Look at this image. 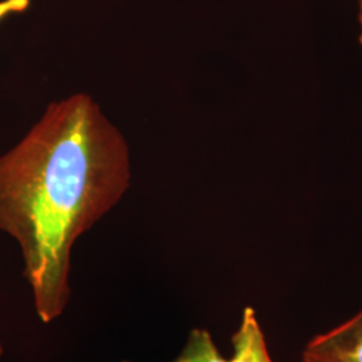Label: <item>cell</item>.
I'll return each instance as SVG.
<instances>
[{
  "label": "cell",
  "mask_w": 362,
  "mask_h": 362,
  "mask_svg": "<svg viewBox=\"0 0 362 362\" xmlns=\"http://www.w3.org/2000/svg\"><path fill=\"white\" fill-rule=\"evenodd\" d=\"M233 357L230 360L224 358L208 330L194 329L180 354L170 362H272L257 313L252 308L243 310L240 325L233 336Z\"/></svg>",
  "instance_id": "cell-2"
},
{
  "label": "cell",
  "mask_w": 362,
  "mask_h": 362,
  "mask_svg": "<svg viewBox=\"0 0 362 362\" xmlns=\"http://www.w3.org/2000/svg\"><path fill=\"white\" fill-rule=\"evenodd\" d=\"M360 23H361V35H360V42L362 45V0H360Z\"/></svg>",
  "instance_id": "cell-5"
},
{
  "label": "cell",
  "mask_w": 362,
  "mask_h": 362,
  "mask_svg": "<svg viewBox=\"0 0 362 362\" xmlns=\"http://www.w3.org/2000/svg\"><path fill=\"white\" fill-rule=\"evenodd\" d=\"M1 354H3V348H1V345H0V357H1Z\"/></svg>",
  "instance_id": "cell-6"
},
{
  "label": "cell",
  "mask_w": 362,
  "mask_h": 362,
  "mask_svg": "<svg viewBox=\"0 0 362 362\" xmlns=\"http://www.w3.org/2000/svg\"><path fill=\"white\" fill-rule=\"evenodd\" d=\"M30 7V0H1L0 1V22L13 13L26 11Z\"/></svg>",
  "instance_id": "cell-4"
},
{
  "label": "cell",
  "mask_w": 362,
  "mask_h": 362,
  "mask_svg": "<svg viewBox=\"0 0 362 362\" xmlns=\"http://www.w3.org/2000/svg\"><path fill=\"white\" fill-rule=\"evenodd\" d=\"M303 362H362V310L346 322L311 338Z\"/></svg>",
  "instance_id": "cell-3"
},
{
  "label": "cell",
  "mask_w": 362,
  "mask_h": 362,
  "mask_svg": "<svg viewBox=\"0 0 362 362\" xmlns=\"http://www.w3.org/2000/svg\"><path fill=\"white\" fill-rule=\"evenodd\" d=\"M129 181L128 145L86 94L52 103L0 156V231L19 245L43 324L70 302L74 243L116 206Z\"/></svg>",
  "instance_id": "cell-1"
}]
</instances>
